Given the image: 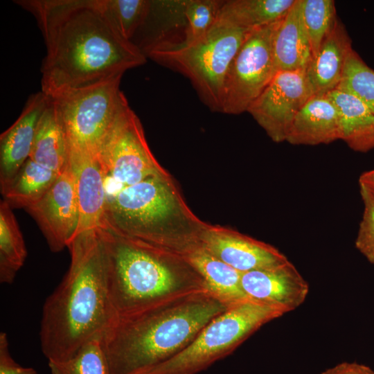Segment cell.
I'll use <instances>...</instances> for the list:
<instances>
[{
    "instance_id": "1",
    "label": "cell",
    "mask_w": 374,
    "mask_h": 374,
    "mask_svg": "<svg viewBox=\"0 0 374 374\" xmlns=\"http://www.w3.org/2000/svg\"><path fill=\"white\" fill-rule=\"evenodd\" d=\"M35 18L46 55L42 91L48 98L87 87L143 65L147 57L124 38L103 0H18Z\"/></svg>"
},
{
    "instance_id": "2",
    "label": "cell",
    "mask_w": 374,
    "mask_h": 374,
    "mask_svg": "<svg viewBox=\"0 0 374 374\" xmlns=\"http://www.w3.org/2000/svg\"><path fill=\"white\" fill-rule=\"evenodd\" d=\"M67 248L69 269L42 308L39 339L48 362L66 360L88 342L102 341L117 318L98 229L75 235Z\"/></svg>"
},
{
    "instance_id": "3",
    "label": "cell",
    "mask_w": 374,
    "mask_h": 374,
    "mask_svg": "<svg viewBox=\"0 0 374 374\" xmlns=\"http://www.w3.org/2000/svg\"><path fill=\"white\" fill-rule=\"evenodd\" d=\"M230 306L205 290L118 317L101 341L110 374H136L168 360Z\"/></svg>"
},
{
    "instance_id": "4",
    "label": "cell",
    "mask_w": 374,
    "mask_h": 374,
    "mask_svg": "<svg viewBox=\"0 0 374 374\" xmlns=\"http://www.w3.org/2000/svg\"><path fill=\"white\" fill-rule=\"evenodd\" d=\"M110 301L118 317L208 290L183 256L98 228Z\"/></svg>"
},
{
    "instance_id": "5",
    "label": "cell",
    "mask_w": 374,
    "mask_h": 374,
    "mask_svg": "<svg viewBox=\"0 0 374 374\" xmlns=\"http://www.w3.org/2000/svg\"><path fill=\"white\" fill-rule=\"evenodd\" d=\"M208 226L192 212L166 172L107 197L100 228L185 256L202 246Z\"/></svg>"
},
{
    "instance_id": "6",
    "label": "cell",
    "mask_w": 374,
    "mask_h": 374,
    "mask_svg": "<svg viewBox=\"0 0 374 374\" xmlns=\"http://www.w3.org/2000/svg\"><path fill=\"white\" fill-rule=\"evenodd\" d=\"M251 31L215 20L205 37L197 42L184 44L154 39L141 50L147 58L188 78L202 101L211 110L222 112L226 74Z\"/></svg>"
},
{
    "instance_id": "7",
    "label": "cell",
    "mask_w": 374,
    "mask_h": 374,
    "mask_svg": "<svg viewBox=\"0 0 374 374\" xmlns=\"http://www.w3.org/2000/svg\"><path fill=\"white\" fill-rule=\"evenodd\" d=\"M279 309L251 299L213 318L183 350L136 374H197L234 351L265 323L283 316Z\"/></svg>"
},
{
    "instance_id": "8",
    "label": "cell",
    "mask_w": 374,
    "mask_h": 374,
    "mask_svg": "<svg viewBox=\"0 0 374 374\" xmlns=\"http://www.w3.org/2000/svg\"><path fill=\"white\" fill-rule=\"evenodd\" d=\"M122 76L49 98L63 124L69 148L96 153L128 102L120 89Z\"/></svg>"
},
{
    "instance_id": "9",
    "label": "cell",
    "mask_w": 374,
    "mask_h": 374,
    "mask_svg": "<svg viewBox=\"0 0 374 374\" xmlns=\"http://www.w3.org/2000/svg\"><path fill=\"white\" fill-rule=\"evenodd\" d=\"M96 154L105 183L108 180L119 185L118 190L167 172L152 153L141 123L129 105L118 114Z\"/></svg>"
},
{
    "instance_id": "10",
    "label": "cell",
    "mask_w": 374,
    "mask_h": 374,
    "mask_svg": "<svg viewBox=\"0 0 374 374\" xmlns=\"http://www.w3.org/2000/svg\"><path fill=\"white\" fill-rule=\"evenodd\" d=\"M280 20L251 30L240 47L224 79L222 113L247 112L277 73L273 41Z\"/></svg>"
},
{
    "instance_id": "11",
    "label": "cell",
    "mask_w": 374,
    "mask_h": 374,
    "mask_svg": "<svg viewBox=\"0 0 374 374\" xmlns=\"http://www.w3.org/2000/svg\"><path fill=\"white\" fill-rule=\"evenodd\" d=\"M313 96L305 71H278L247 112L276 143L285 139L296 114Z\"/></svg>"
},
{
    "instance_id": "12",
    "label": "cell",
    "mask_w": 374,
    "mask_h": 374,
    "mask_svg": "<svg viewBox=\"0 0 374 374\" xmlns=\"http://www.w3.org/2000/svg\"><path fill=\"white\" fill-rule=\"evenodd\" d=\"M26 210L37 222L53 252L68 247L79 220L74 176L69 162L46 194Z\"/></svg>"
},
{
    "instance_id": "13",
    "label": "cell",
    "mask_w": 374,
    "mask_h": 374,
    "mask_svg": "<svg viewBox=\"0 0 374 374\" xmlns=\"http://www.w3.org/2000/svg\"><path fill=\"white\" fill-rule=\"evenodd\" d=\"M202 247L240 273L272 268L289 261L274 247L217 225L209 224Z\"/></svg>"
},
{
    "instance_id": "14",
    "label": "cell",
    "mask_w": 374,
    "mask_h": 374,
    "mask_svg": "<svg viewBox=\"0 0 374 374\" xmlns=\"http://www.w3.org/2000/svg\"><path fill=\"white\" fill-rule=\"evenodd\" d=\"M241 285L249 299L275 307L284 314L299 307L309 291L307 282L290 261L242 273Z\"/></svg>"
},
{
    "instance_id": "15",
    "label": "cell",
    "mask_w": 374,
    "mask_h": 374,
    "mask_svg": "<svg viewBox=\"0 0 374 374\" xmlns=\"http://www.w3.org/2000/svg\"><path fill=\"white\" fill-rule=\"evenodd\" d=\"M68 162L74 176L79 209L75 237L102 226L107 200L105 176L94 152L70 148Z\"/></svg>"
},
{
    "instance_id": "16",
    "label": "cell",
    "mask_w": 374,
    "mask_h": 374,
    "mask_svg": "<svg viewBox=\"0 0 374 374\" xmlns=\"http://www.w3.org/2000/svg\"><path fill=\"white\" fill-rule=\"evenodd\" d=\"M49 101L42 91L31 95L15 123L0 136V186H6L29 158L38 123Z\"/></svg>"
},
{
    "instance_id": "17",
    "label": "cell",
    "mask_w": 374,
    "mask_h": 374,
    "mask_svg": "<svg viewBox=\"0 0 374 374\" xmlns=\"http://www.w3.org/2000/svg\"><path fill=\"white\" fill-rule=\"evenodd\" d=\"M340 139L338 111L327 95H313L296 114L285 141L317 145Z\"/></svg>"
},
{
    "instance_id": "18",
    "label": "cell",
    "mask_w": 374,
    "mask_h": 374,
    "mask_svg": "<svg viewBox=\"0 0 374 374\" xmlns=\"http://www.w3.org/2000/svg\"><path fill=\"white\" fill-rule=\"evenodd\" d=\"M353 49L348 34L337 19L305 70L313 95H326L337 88Z\"/></svg>"
},
{
    "instance_id": "19",
    "label": "cell",
    "mask_w": 374,
    "mask_h": 374,
    "mask_svg": "<svg viewBox=\"0 0 374 374\" xmlns=\"http://www.w3.org/2000/svg\"><path fill=\"white\" fill-rule=\"evenodd\" d=\"M273 50L276 72L305 71L308 68L313 55L302 18L301 0H296L279 21Z\"/></svg>"
},
{
    "instance_id": "20",
    "label": "cell",
    "mask_w": 374,
    "mask_h": 374,
    "mask_svg": "<svg viewBox=\"0 0 374 374\" xmlns=\"http://www.w3.org/2000/svg\"><path fill=\"white\" fill-rule=\"evenodd\" d=\"M327 96L339 117L340 140L353 150L367 152L374 148V113L358 98L338 89Z\"/></svg>"
},
{
    "instance_id": "21",
    "label": "cell",
    "mask_w": 374,
    "mask_h": 374,
    "mask_svg": "<svg viewBox=\"0 0 374 374\" xmlns=\"http://www.w3.org/2000/svg\"><path fill=\"white\" fill-rule=\"evenodd\" d=\"M69 150L66 131L49 98L38 123L29 158L60 174L68 163Z\"/></svg>"
},
{
    "instance_id": "22",
    "label": "cell",
    "mask_w": 374,
    "mask_h": 374,
    "mask_svg": "<svg viewBox=\"0 0 374 374\" xmlns=\"http://www.w3.org/2000/svg\"><path fill=\"white\" fill-rule=\"evenodd\" d=\"M184 257L201 275L208 290L229 305L249 299L242 287V273L203 247L195 249Z\"/></svg>"
},
{
    "instance_id": "23",
    "label": "cell",
    "mask_w": 374,
    "mask_h": 374,
    "mask_svg": "<svg viewBox=\"0 0 374 374\" xmlns=\"http://www.w3.org/2000/svg\"><path fill=\"white\" fill-rule=\"evenodd\" d=\"M296 0L224 1L216 21L233 27L252 30L284 17Z\"/></svg>"
},
{
    "instance_id": "24",
    "label": "cell",
    "mask_w": 374,
    "mask_h": 374,
    "mask_svg": "<svg viewBox=\"0 0 374 374\" xmlns=\"http://www.w3.org/2000/svg\"><path fill=\"white\" fill-rule=\"evenodd\" d=\"M59 175L28 158L12 179L1 188L3 200L11 208L26 209L46 194Z\"/></svg>"
},
{
    "instance_id": "25",
    "label": "cell",
    "mask_w": 374,
    "mask_h": 374,
    "mask_svg": "<svg viewBox=\"0 0 374 374\" xmlns=\"http://www.w3.org/2000/svg\"><path fill=\"white\" fill-rule=\"evenodd\" d=\"M27 256L25 242L10 205L0 203V282L12 283Z\"/></svg>"
},
{
    "instance_id": "26",
    "label": "cell",
    "mask_w": 374,
    "mask_h": 374,
    "mask_svg": "<svg viewBox=\"0 0 374 374\" xmlns=\"http://www.w3.org/2000/svg\"><path fill=\"white\" fill-rule=\"evenodd\" d=\"M337 89L356 96L374 113V69L354 49L348 56Z\"/></svg>"
},
{
    "instance_id": "27",
    "label": "cell",
    "mask_w": 374,
    "mask_h": 374,
    "mask_svg": "<svg viewBox=\"0 0 374 374\" xmlns=\"http://www.w3.org/2000/svg\"><path fill=\"white\" fill-rule=\"evenodd\" d=\"M301 14L314 56L337 19L335 1L301 0Z\"/></svg>"
},
{
    "instance_id": "28",
    "label": "cell",
    "mask_w": 374,
    "mask_h": 374,
    "mask_svg": "<svg viewBox=\"0 0 374 374\" xmlns=\"http://www.w3.org/2000/svg\"><path fill=\"white\" fill-rule=\"evenodd\" d=\"M51 374H110L101 340L84 345L71 358L48 362Z\"/></svg>"
},
{
    "instance_id": "29",
    "label": "cell",
    "mask_w": 374,
    "mask_h": 374,
    "mask_svg": "<svg viewBox=\"0 0 374 374\" xmlns=\"http://www.w3.org/2000/svg\"><path fill=\"white\" fill-rule=\"evenodd\" d=\"M105 9L112 21L127 40L131 41L136 31L146 22L152 1L103 0Z\"/></svg>"
},
{
    "instance_id": "30",
    "label": "cell",
    "mask_w": 374,
    "mask_h": 374,
    "mask_svg": "<svg viewBox=\"0 0 374 374\" xmlns=\"http://www.w3.org/2000/svg\"><path fill=\"white\" fill-rule=\"evenodd\" d=\"M224 1L187 0L181 1L186 19L184 37L181 41L191 44L202 39L215 23Z\"/></svg>"
},
{
    "instance_id": "31",
    "label": "cell",
    "mask_w": 374,
    "mask_h": 374,
    "mask_svg": "<svg viewBox=\"0 0 374 374\" xmlns=\"http://www.w3.org/2000/svg\"><path fill=\"white\" fill-rule=\"evenodd\" d=\"M364 208L355 240V247L374 265V199L360 193Z\"/></svg>"
},
{
    "instance_id": "32",
    "label": "cell",
    "mask_w": 374,
    "mask_h": 374,
    "mask_svg": "<svg viewBox=\"0 0 374 374\" xmlns=\"http://www.w3.org/2000/svg\"><path fill=\"white\" fill-rule=\"evenodd\" d=\"M8 335L0 332V374H38L31 367H24L12 357Z\"/></svg>"
},
{
    "instance_id": "33",
    "label": "cell",
    "mask_w": 374,
    "mask_h": 374,
    "mask_svg": "<svg viewBox=\"0 0 374 374\" xmlns=\"http://www.w3.org/2000/svg\"><path fill=\"white\" fill-rule=\"evenodd\" d=\"M321 374H374V371L368 366L355 362H342Z\"/></svg>"
},
{
    "instance_id": "34",
    "label": "cell",
    "mask_w": 374,
    "mask_h": 374,
    "mask_svg": "<svg viewBox=\"0 0 374 374\" xmlns=\"http://www.w3.org/2000/svg\"><path fill=\"white\" fill-rule=\"evenodd\" d=\"M359 192L374 199V170L363 172L359 178Z\"/></svg>"
}]
</instances>
